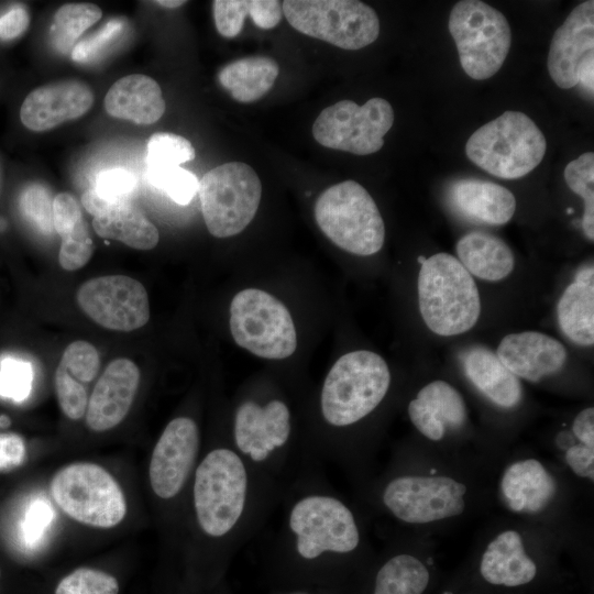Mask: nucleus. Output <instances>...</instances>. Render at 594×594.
Returning <instances> with one entry per match:
<instances>
[{"mask_svg":"<svg viewBox=\"0 0 594 594\" xmlns=\"http://www.w3.org/2000/svg\"><path fill=\"white\" fill-rule=\"evenodd\" d=\"M278 507L280 521L261 561L267 586L344 591L363 536L353 508L331 487L320 460L309 462L285 486Z\"/></svg>","mask_w":594,"mask_h":594,"instance_id":"1","label":"nucleus"},{"mask_svg":"<svg viewBox=\"0 0 594 594\" xmlns=\"http://www.w3.org/2000/svg\"><path fill=\"white\" fill-rule=\"evenodd\" d=\"M284 488L251 466L233 448L229 436L201 455L189 501L215 584L224 581L232 559L270 520Z\"/></svg>","mask_w":594,"mask_h":594,"instance_id":"2","label":"nucleus"},{"mask_svg":"<svg viewBox=\"0 0 594 594\" xmlns=\"http://www.w3.org/2000/svg\"><path fill=\"white\" fill-rule=\"evenodd\" d=\"M229 438L251 466L283 486L317 459L296 435L292 410L280 397L241 399Z\"/></svg>","mask_w":594,"mask_h":594,"instance_id":"3","label":"nucleus"},{"mask_svg":"<svg viewBox=\"0 0 594 594\" xmlns=\"http://www.w3.org/2000/svg\"><path fill=\"white\" fill-rule=\"evenodd\" d=\"M389 386L391 372L381 355L359 350L338 359L319 394L321 430L309 440L311 453L318 459L336 431L369 417L385 399Z\"/></svg>","mask_w":594,"mask_h":594,"instance_id":"4","label":"nucleus"},{"mask_svg":"<svg viewBox=\"0 0 594 594\" xmlns=\"http://www.w3.org/2000/svg\"><path fill=\"white\" fill-rule=\"evenodd\" d=\"M418 300L426 326L443 337L469 331L481 314V299L472 275L448 253H437L421 263Z\"/></svg>","mask_w":594,"mask_h":594,"instance_id":"5","label":"nucleus"},{"mask_svg":"<svg viewBox=\"0 0 594 594\" xmlns=\"http://www.w3.org/2000/svg\"><path fill=\"white\" fill-rule=\"evenodd\" d=\"M547 141L536 123L520 111H505L479 128L465 144L471 162L504 179L520 178L542 161Z\"/></svg>","mask_w":594,"mask_h":594,"instance_id":"6","label":"nucleus"},{"mask_svg":"<svg viewBox=\"0 0 594 594\" xmlns=\"http://www.w3.org/2000/svg\"><path fill=\"white\" fill-rule=\"evenodd\" d=\"M315 219L323 234L349 253L367 256L384 244L381 212L369 191L355 180L322 191L315 204Z\"/></svg>","mask_w":594,"mask_h":594,"instance_id":"7","label":"nucleus"},{"mask_svg":"<svg viewBox=\"0 0 594 594\" xmlns=\"http://www.w3.org/2000/svg\"><path fill=\"white\" fill-rule=\"evenodd\" d=\"M448 28L468 76L484 80L501 69L512 44L502 12L480 0H462L452 8Z\"/></svg>","mask_w":594,"mask_h":594,"instance_id":"8","label":"nucleus"},{"mask_svg":"<svg viewBox=\"0 0 594 594\" xmlns=\"http://www.w3.org/2000/svg\"><path fill=\"white\" fill-rule=\"evenodd\" d=\"M50 491L64 513L88 526L111 528L127 514L118 482L95 463L76 462L62 468L53 476Z\"/></svg>","mask_w":594,"mask_h":594,"instance_id":"9","label":"nucleus"},{"mask_svg":"<svg viewBox=\"0 0 594 594\" xmlns=\"http://www.w3.org/2000/svg\"><path fill=\"white\" fill-rule=\"evenodd\" d=\"M198 191L208 231L216 238H229L242 232L253 220L262 184L250 165L229 162L207 172Z\"/></svg>","mask_w":594,"mask_h":594,"instance_id":"10","label":"nucleus"},{"mask_svg":"<svg viewBox=\"0 0 594 594\" xmlns=\"http://www.w3.org/2000/svg\"><path fill=\"white\" fill-rule=\"evenodd\" d=\"M283 14L298 32L343 50H360L380 34V20L356 0H285Z\"/></svg>","mask_w":594,"mask_h":594,"instance_id":"11","label":"nucleus"},{"mask_svg":"<svg viewBox=\"0 0 594 594\" xmlns=\"http://www.w3.org/2000/svg\"><path fill=\"white\" fill-rule=\"evenodd\" d=\"M230 330L238 345L264 359H286L297 346L288 309L273 295L257 288L243 289L233 297Z\"/></svg>","mask_w":594,"mask_h":594,"instance_id":"12","label":"nucleus"},{"mask_svg":"<svg viewBox=\"0 0 594 594\" xmlns=\"http://www.w3.org/2000/svg\"><path fill=\"white\" fill-rule=\"evenodd\" d=\"M394 118L393 107L383 98H372L362 106L341 100L320 112L312 135L324 147L367 155L383 147Z\"/></svg>","mask_w":594,"mask_h":594,"instance_id":"13","label":"nucleus"},{"mask_svg":"<svg viewBox=\"0 0 594 594\" xmlns=\"http://www.w3.org/2000/svg\"><path fill=\"white\" fill-rule=\"evenodd\" d=\"M466 486L449 476L399 474L380 491L384 509L406 524H428L464 512Z\"/></svg>","mask_w":594,"mask_h":594,"instance_id":"14","label":"nucleus"},{"mask_svg":"<svg viewBox=\"0 0 594 594\" xmlns=\"http://www.w3.org/2000/svg\"><path fill=\"white\" fill-rule=\"evenodd\" d=\"M200 446V431L194 418L179 416L166 425L148 466L150 485L158 499L173 502L191 484Z\"/></svg>","mask_w":594,"mask_h":594,"instance_id":"15","label":"nucleus"},{"mask_svg":"<svg viewBox=\"0 0 594 594\" xmlns=\"http://www.w3.org/2000/svg\"><path fill=\"white\" fill-rule=\"evenodd\" d=\"M76 297L81 310L106 329L132 331L150 319L145 287L130 276L91 278L79 287Z\"/></svg>","mask_w":594,"mask_h":594,"instance_id":"16","label":"nucleus"},{"mask_svg":"<svg viewBox=\"0 0 594 594\" xmlns=\"http://www.w3.org/2000/svg\"><path fill=\"white\" fill-rule=\"evenodd\" d=\"M594 53V1L578 4L552 36L547 59L554 84L569 89L578 85L582 62Z\"/></svg>","mask_w":594,"mask_h":594,"instance_id":"17","label":"nucleus"},{"mask_svg":"<svg viewBox=\"0 0 594 594\" xmlns=\"http://www.w3.org/2000/svg\"><path fill=\"white\" fill-rule=\"evenodd\" d=\"M94 103L91 89L75 79L61 80L32 90L20 109L21 122L42 132L84 116Z\"/></svg>","mask_w":594,"mask_h":594,"instance_id":"18","label":"nucleus"},{"mask_svg":"<svg viewBox=\"0 0 594 594\" xmlns=\"http://www.w3.org/2000/svg\"><path fill=\"white\" fill-rule=\"evenodd\" d=\"M140 382V371L129 359H116L97 381L86 409V424L96 432L119 425L129 413Z\"/></svg>","mask_w":594,"mask_h":594,"instance_id":"19","label":"nucleus"},{"mask_svg":"<svg viewBox=\"0 0 594 594\" xmlns=\"http://www.w3.org/2000/svg\"><path fill=\"white\" fill-rule=\"evenodd\" d=\"M502 364L516 377L537 383L564 366L566 351L557 339L537 331L510 333L496 351Z\"/></svg>","mask_w":594,"mask_h":594,"instance_id":"20","label":"nucleus"},{"mask_svg":"<svg viewBox=\"0 0 594 594\" xmlns=\"http://www.w3.org/2000/svg\"><path fill=\"white\" fill-rule=\"evenodd\" d=\"M100 359L89 342L77 340L66 346L55 372L58 404L69 419H80L88 405V385L98 374Z\"/></svg>","mask_w":594,"mask_h":594,"instance_id":"21","label":"nucleus"},{"mask_svg":"<svg viewBox=\"0 0 594 594\" xmlns=\"http://www.w3.org/2000/svg\"><path fill=\"white\" fill-rule=\"evenodd\" d=\"M413 425L426 438L438 441L446 428L460 427L466 420V406L461 394L444 381L424 386L408 405Z\"/></svg>","mask_w":594,"mask_h":594,"instance_id":"22","label":"nucleus"},{"mask_svg":"<svg viewBox=\"0 0 594 594\" xmlns=\"http://www.w3.org/2000/svg\"><path fill=\"white\" fill-rule=\"evenodd\" d=\"M105 108L114 118L136 124H153L165 112L160 85L143 74H132L117 80L105 97Z\"/></svg>","mask_w":594,"mask_h":594,"instance_id":"23","label":"nucleus"},{"mask_svg":"<svg viewBox=\"0 0 594 594\" xmlns=\"http://www.w3.org/2000/svg\"><path fill=\"white\" fill-rule=\"evenodd\" d=\"M501 490L513 512L536 514L552 501L557 485L541 462L525 459L514 462L505 470Z\"/></svg>","mask_w":594,"mask_h":594,"instance_id":"24","label":"nucleus"},{"mask_svg":"<svg viewBox=\"0 0 594 594\" xmlns=\"http://www.w3.org/2000/svg\"><path fill=\"white\" fill-rule=\"evenodd\" d=\"M450 200L466 218L494 226L507 223L516 210V198L510 190L481 179L455 182Z\"/></svg>","mask_w":594,"mask_h":594,"instance_id":"25","label":"nucleus"},{"mask_svg":"<svg viewBox=\"0 0 594 594\" xmlns=\"http://www.w3.org/2000/svg\"><path fill=\"white\" fill-rule=\"evenodd\" d=\"M480 571L486 582L513 587L532 581L537 566L526 553L520 535L506 530L486 547Z\"/></svg>","mask_w":594,"mask_h":594,"instance_id":"26","label":"nucleus"},{"mask_svg":"<svg viewBox=\"0 0 594 594\" xmlns=\"http://www.w3.org/2000/svg\"><path fill=\"white\" fill-rule=\"evenodd\" d=\"M462 363L468 378L494 404L503 408H513L519 404L521 385L518 377L491 350L473 346L464 352Z\"/></svg>","mask_w":594,"mask_h":594,"instance_id":"27","label":"nucleus"},{"mask_svg":"<svg viewBox=\"0 0 594 594\" xmlns=\"http://www.w3.org/2000/svg\"><path fill=\"white\" fill-rule=\"evenodd\" d=\"M557 317L562 332L572 342L590 346L594 343V270L587 266L561 295Z\"/></svg>","mask_w":594,"mask_h":594,"instance_id":"28","label":"nucleus"},{"mask_svg":"<svg viewBox=\"0 0 594 594\" xmlns=\"http://www.w3.org/2000/svg\"><path fill=\"white\" fill-rule=\"evenodd\" d=\"M53 223L62 239L61 266L66 271L84 267L92 255L94 244L81 208L73 195L61 193L54 198Z\"/></svg>","mask_w":594,"mask_h":594,"instance_id":"29","label":"nucleus"},{"mask_svg":"<svg viewBox=\"0 0 594 594\" xmlns=\"http://www.w3.org/2000/svg\"><path fill=\"white\" fill-rule=\"evenodd\" d=\"M457 254L465 270L485 280L497 282L514 268L509 246L499 238L485 232H471L457 243Z\"/></svg>","mask_w":594,"mask_h":594,"instance_id":"30","label":"nucleus"},{"mask_svg":"<svg viewBox=\"0 0 594 594\" xmlns=\"http://www.w3.org/2000/svg\"><path fill=\"white\" fill-rule=\"evenodd\" d=\"M279 67L267 56H250L224 65L218 73L220 85L242 103L261 99L273 87Z\"/></svg>","mask_w":594,"mask_h":594,"instance_id":"31","label":"nucleus"},{"mask_svg":"<svg viewBox=\"0 0 594 594\" xmlns=\"http://www.w3.org/2000/svg\"><path fill=\"white\" fill-rule=\"evenodd\" d=\"M92 228L99 237L120 241L136 250L154 249L160 240L156 227L131 202L94 217Z\"/></svg>","mask_w":594,"mask_h":594,"instance_id":"32","label":"nucleus"},{"mask_svg":"<svg viewBox=\"0 0 594 594\" xmlns=\"http://www.w3.org/2000/svg\"><path fill=\"white\" fill-rule=\"evenodd\" d=\"M429 579L428 569L418 558L395 553L375 570L370 594H422Z\"/></svg>","mask_w":594,"mask_h":594,"instance_id":"33","label":"nucleus"},{"mask_svg":"<svg viewBox=\"0 0 594 594\" xmlns=\"http://www.w3.org/2000/svg\"><path fill=\"white\" fill-rule=\"evenodd\" d=\"M101 9L94 3H68L55 13L51 26V38L62 53L73 50L75 41L100 20Z\"/></svg>","mask_w":594,"mask_h":594,"instance_id":"34","label":"nucleus"},{"mask_svg":"<svg viewBox=\"0 0 594 594\" xmlns=\"http://www.w3.org/2000/svg\"><path fill=\"white\" fill-rule=\"evenodd\" d=\"M564 179L569 188L584 200L582 229L591 241L594 240V154L580 155L564 168Z\"/></svg>","mask_w":594,"mask_h":594,"instance_id":"35","label":"nucleus"},{"mask_svg":"<svg viewBox=\"0 0 594 594\" xmlns=\"http://www.w3.org/2000/svg\"><path fill=\"white\" fill-rule=\"evenodd\" d=\"M148 182L178 205H188L199 189L195 174L175 165H146Z\"/></svg>","mask_w":594,"mask_h":594,"instance_id":"36","label":"nucleus"},{"mask_svg":"<svg viewBox=\"0 0 594 594\" xmlns=\"http://www.w3.org/2000/svg\"><path fill=\"white\" fill-rule=\"evenodd\" d=\"M146 165H175L193 161L195 158V148L193 144L184 136L160 132L153 134L146 146Z\"/></svg>","mask_w":594,"mask_h":594,"instance_id":"37","label":"nucleus"},{"mask_svg":"<svg viewBox=\"0 0 594 594\" xmlns=\"http://www.w3.org/2000/svg\"><path fill=\"white\" fill-rule=\"evenodd\" d=\"M53 201L51 191L36 183L26 186L20 195L19 205L23 217L44 235L54 232Z\"/></svg>","mask_w":594,"mask_h":594,"instance_id":"38","label":"nucleus"},{"mask_svg":"<svg viewBox=\"0 0 594 594\" xmlns=\"http://www.w3.org/2000/svg\"><path fill=\"white\" fill-rule=\"evenodd\" d=\"M117 580L96 569L80 568L66 575L56 586L55 594H118Z\"/></svg>","mask_w":594,"mask_h":594,"instance_id":"39","label":"nucleus"},{"mask_svg":"<svg viewBox=\"0 0 594 594\" xmlns=\"http://www.w3.org/2000/svg\"><path fill=\"white\" fill-rule=\"evenodd\" d=\"M127 29L125 20L114 18L96 33L79 41L72 50V58L77 63H89L99 58L110 46L114 45Z\"/></svg>","mask_w":594,"mask_h":594,"instance_id":"40","label":"nucleus"},{"mask_svg":"<svg viewBox=\"0 0 594 594\" xmlns=\"http://www.w3.org/2000/svg\"><path fill=\"white\" fill-rule=\"evenodd\" d=\"M33 381L32 365L23 360L6 356L0 361V396L23 402L30 394Z\"/></svg>","mask_w":594,"mask_h":594,"instance_id":"41","label":"nucleus"},{"mask_svg":"<svg viewBox=\"0 0 594 594\" xmlns=\"http://www.w3.org/2000/svg\"><path fill=\"white\" fill-rule=\"evenodd\" d=\"M136 187V176L128 169L117 167L100 172L92 189L107 204L114 207L131 202Z\"/></svg>","mask_w":594,"mask_h":594,"instance_id":"42","label":"nucleus"},{"mask_svg":"<svg viewBox=\"0 0 594 594\" xmlns=\"http://www.w3.org/2000/svg\"><path fill=\"white\" fill-rule=\"evenodd\" d=\"M54 518L51 503L42 496L30 501L19 522V536L22 544L32 549L38 544Z\"/></svg>","mask_w":594,"mask_h":594,"instance_id":"43","label":"nucleus"},{"mask_svg":"<svg viewBox=\"0 0 594 594\" xmlns=\"http://www.w3.org/2000/svg\"><path fill=\"white\" fill-rule=\"evenodd\" d=\"M254 0H215L213 19L217 31L223 37H235L243 28L246 15L253 14Z\"/></svg>","mask_w":594,"mask_h":594,"instance_id":"44","label":"nucleus"},{"mask_svg":"<svg viewBox=\"0 0 594 594\" xmlns=\"http://www.w3.org/2000/svg\"><path fill=\"white\" fill-rule=\"evenodd\" d=\"M565 461L574 474L594 480V448L579 443L566 450Z\"/></svg>","mask_w":594,"mask_h":594,"instance_id":"45","label":"nucleus"},{"mask_svg":"<svg viewBox=\"0 0 594 594\" xmlns=\"http://www.w3.org/2000/svg\"><path fill=\"white\" fill-rule=\"evenodd\" d=\"M25 457L23 439L15 433H0V470L20 465Z\"/></svg>","mask_w":594,"mask_h":594,"instance_id":"46","label":"nucleus"},{"mask_svg":"<svg viewBox=\"0 0 594 594\" xmlns=\"http://www.w3.org/2000/svg\"><path fill=\"white\" fill-rule=\"evenodd\" d=\"M30 23L28 11L21 6H14L0 16V38L12 40L23 34Z\"/></svg>","mask_w":594,"mask_h":594,"instance_id":"47","label":"nucleus"},{"mask_svg":"<svg viewBox=\"0 0 594 594\" xmlns=\"http://www.w3.org/2000/svg\"><path fill=\"white\" fill-rule=\"evenodd\" d=\"M572 431L582 444L594 448L593 407H587L576 415L572 425Z\"/></svg>","mask_w":594,"mask_h":594,"instance_id":"48","label":"nucleus"},{"mask_svg":"<svg viewBox=\"0 0 594 594\" xmlns=\"http://www.w3.org/2000/svg\"><path fill=\"white\" fill-rule=\"evenodd\" d=\"M594 54L588 55L581 64L578 73V85L593 95L594 90Z\"/></svg>","mask_w":594,"mask_h":594,"instance_id":"49","label":"nucleus"},{"mask_svg":"<svg viewBox=\"0 0 594 594\" xmlns=\"http://www.w3.org/2000/svg\"><path fill=\"white\" fill-rule=\"evenodd\" d=\"M268 594H344V591L326 587H275Z\"/></svg>","mask_w":594,"mask_h":594,"instance_id":"50","label":"nucleus"},{"mask_svg":"<svg viewBox=\"0 0 594 594\" xmlns=\"http://www.w3.org/2000/svg\"><path fill=\"white\" fill-rule=\"evenodd\" d=\"M156 4L158 6H162L164 8H169V9H173V8H178L183 4L186 3V1H182V0H158V1H155Z\"/></svg>","mask_w":594,"mask_h":594,"instance_id":"51","label":"nucleus"}]
</instances>
